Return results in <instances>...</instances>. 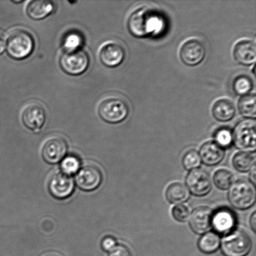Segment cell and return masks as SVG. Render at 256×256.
<instances>
[{
    "instance_id": "obj_1",
    "label": "cell",
    "mask_w": 256,
    "mask_h": 256,
    "mask_svg": "<svg viewBox=\"0 0 256 256\" xmlns=\"http://www.w3.org/2000/svg\"><path fill=\"white\" fill-rule=\"evenodd\" d=\"M127 27L133 36L144 38L160 34L164 28L165 22L159 12L152 8L143 6L130 14Z\"/></svg>"
},
{
    "instance_id": "obj_2",
    "label": "cell",
    "mask_w": 256,
    "mask_h": 256,
    "mask_svg": "<svg viewBox=\"0 0 256 256\" xmlns=\"http://www.w3.org/2000/svg\"><path fill=\"white\" fill-rule=\"evenodd\" d=\"M6 50L12 59L22 60L32 54L34 48V40L32 34L26 30L17 29L8 37Z\"/></svg>"
},
{
    "instance_id": "obj_3",
    "label": "cell",
    "mask_w": 256,
    "mask_h": 256,
    "mask_svg": "<svg viewBox=\"0 0 256 256\" xmlns=\"http://www.w3.org/2000/svg\"><path fill=\"white\" fill-rule=\"evenodd\" d=\"M98 112L100 118L104 122L110 124H118L127 118L130 108L124 100L117 97H109L100 102Z\"/></svg>"
},
{
    "instance_id": "obj_4",
    "label": "cell",
    "mask_w": 256,
    "mask_h": 256,
    "mask_svg": "<svg viewBox=\"0 0 256 256\" xmlns=\"http://www.w3.org/2000/svg\"><path fill=\"white\" fill-rule=\"evenodd\" d=\"M228 198L230 204L236 209H249L256 202V192L254 186L247 180H238L233 183L230 188Z\"/></svg>"
},
{
    "instance_id": "obj_5",
    "label": "cell",
    "mask_w": 256,
    "mask_h": 256,
    "mask_svg": "<svg viewBox=\"0 0 256 256\" xmlns=\"http://www.w3.org/2000/svg\"><path fill=\"white\" fill-rule=\"evenodd\" d=\"M252 242L248 233L236 230L223 238L222 250L224 256H246L252 250Z\"/></svg>"
},
{
    "instance_id": "obj_6",
    "label": "cell",
    "mask_w": 256,
    "mask_h": 256,
    "mask_svg": "<svg viewBox=\"0 0 256 256\" xmlns=\"http://www.w3.org/2000/svg\"><path fill=\"white\" fill-rule=\"evenodd\" d=\"M233 134V140L238 149L245 152H255L256 122L255 120L247 119L240 121L236 126Z\"/></svg>"
},
{
    "instance_id": "obj_7",
    "label": "cell",
    "mask_w": 256,
    "mask_h": 256,
    "mask_svg": "<svg viewBox=\"0 0 256 256\" xmlns=\"http://www.w3.org/2000/svg\"><path fill=\"white\" fill-rule=\"evenodd\" d=\"M60 65L65 74L79 76L88 68L90 58L87 52L82 50L64 52L60 58Z\"/></svg>"
},
{
    "instance_id": "obj_8",
    "label": "cell",
    "mask_w": 256,
    "mask_h": 256,
    "mask_svg": "<svg viewBox=\"0 0 256 256\" xmlns=\"http://www.w3.org/2000/svg\"><path fill=\"white\" fill-rule=\"evenodd\" d=\"M206 54V48L202 42L190 39L180 47V59L188 66H196L202 62Z\"/></svg>"
},
{
    "instance_id": "obj_9",
    "label": "cell",
    "mask_w": 256,
    "mask_h": 256,
    "mask_svg": "<svg viewBox=\"0 0 256 256\" xmlns=\"http://www.w3.org/2000/svg\"><path fill=\"white\" fill-rule=\"evenodd\" d=\"M186 184L190 192L197 196H204L212 189V180L209 173L200 168L193 170L188 174Z\"/></svg>"
},
{
    "instance_id": "obj_10",
    "label": "cell",
    "mask_w": 256,
    "mask_h": 256,
    "mask_svg": "<svg viewBox=\"0 0 256 256\" xmlns=\"http://www.w3.org/2000/svg\"><path fill=\"white\" fill-rule=\"evenodd\" d=\"M21 120L22 124L28 129L38 132L46 122V112L41 104L34 102L28 104L22 110Z\"/></svg>"
},
{
    "instance_id": "obj_11",
    "label": "cell",
    "mask_w": 256,
    "mask_h": 256,
    "mask_svg": "<svg viewBox=\"0 0 256 256\" xmlns=\"http://www.w3.org/2000/svg\"><path fill=\"white\" fill-rule=\"evenodd\" d=\"M67 150L68 144L64 138L52 137L45 142L42 146V157L49 164H56L64 159Z\"/></svg>"
},
{
    "instance_id": "obj_12",
    "label": "cell",
    "mask_w": 256,
    "mask_h": 256,
    "mask_svg": "<svg viewBox=\"0 0 256 256\" xmlns=\"http://www.w3.org/2000/svg\"><path fill=\"white\" fill-rule=\"evenodd\" d=\"M102 170L97 166H84L76 176L78 186L85 192H92L96 190L102 184Z\"/></svg>"
},
{
    "instance_id": "obj_13",
    "label": "cell",
    "mask_w": 256,
    "mask_h": 256,
    "mask_svg": "<svg viewBox=\"0 0 256 256\" xmlns=\"http://www.w3.org/2000/svg\"><path fill=\"white\" fill-rule=\"evenodd\" d=\"M48 189L50 194L56 199H66L74 192V180L71 176L62 172H57L50 179Z\"/></svg>"
},
{
    "instance_id": "obj_14",
    "label": "cell",
    "mask_w": 256,
    "mask_h": 256,
    "mask_svg": "<svg viewBox=\"0 0 256 256\" xmlns=\"http://www.w3.org/2000/svg\"><path fill=\"white\" fill-rule=\"evenodd\" d=\"M126 56L124 46L116 42H108L102 45L99 52L100 61L104 66L114 68L122 64Z\"/></svg>"
},
{
    "instance_id": "obj_15",
    "label": "cell",
    "mask_w": 256,
    "mask_h": 256,
    "mask_svg": "<svg viewBox=\"0 0 256 256\" xmlns=\"http://www.w3.org/2000/svg\"><path fill=\"white\" fill-rule=\"evenodd\" d=\"M236 224L234 213L229 209L222 208L212 214V225L217 234H230Z\"/></svg>"
},
{
    "instance_id": "obj_16",
    "label": "cell",
    "mask_w": 256,
    "mask_h": 256,
    "mask_svg": "<svg viewBox=\"0 0 256 256\" xmlns=\"http://www.w3.org/2000/svg\"><path fill=\"white\" fill-rule=\"evenodd\" d=\"M236 62L244 66L254 64L256 58V46L252 40H243L236 44L233 50Z\"/></svg>"
},
{
    "instance_id": "obj_17",
    "label": "cell",
    "mask_w": 256,
    "mask_h": 256,
    "mask_svg": "<svg viewBox=\"0 0 256 256\" xmlns=\"http://www.w3.org/2000/svg\"><path fill=\"white\" fill-rule=\"evenodd\" d=\"M212 212L209 208L199 207L193 210L190 218V226L196 234L207 232L212 225Z\"/></svg>"
},
{
    "instance_id": "obj_18",
    "label": "cell",
    "mask_w": 256,
    "mask_h": 256,
    "mask_svg": "<svg viewBox=\"0 0 256 256\" xmlns=\"http://www.w3.org/2000/svg\"><path fill=\"white\" fill-rule=\"evenodd\" d=\"M225 150L214 142H205L200 148V160L208 166L219 164L224 159Z\"/></svg>"
},
{
    "instance_id": "obj_19",
    "label": "cell",
    "mask_w": 256,
    "mask_h": 256,
    "mask_svg": "<svg viewBox=\"0 0 256 256\" xmlns=\"http://www.w3.org/2000/svg\"><path fill=\"white\" fill-rule=\"evenodd\" d=\"M54 11V2L47 0H34L28 4L27 16L34 20H44Z\"/></svg>"
},
{
    "instance_id": "obj_20",
    "label": "cell",
    "mask_w": 256,
    "mask_h": 256,
    "mask_svg": "<svg viewBox=\"0 0 256 256\" xmlns=\"http://www.w3.org/2000/svg\"><path fill=\"white\" fill-rule=\"evenodd\" d=\"M212 114L213 116L218 122H230L235 116V105L230 100L220 99L216 102L213 105Z\"/></svg>"
},
{
    "instance_id": "obj_21",
    "label": "cell",
    "mask_w": 256,
    "mask_h": 256,
    "mask_svg": "<svg viewBox=\"0 0 256 256\" xmlns=\"http://www.w3.org/2000/svg\"><path fill=\"white\" fill-rule=\"evenodd\" d=\"M190 197V190L182 183H173L170 185L166 192V198L172 204H182L187 202Z\"/></svg>"
},
{
    "instance_id": "obj_22",
    "label": "cell",
    "mask_w": 256,
    "mask_h": 256,
    "mask_svg": "<svg viewBox=\"0 0 256 256\" xmlns=\"http://www.w3.org/2000/svg\"><path fill=\"white\" fill-rule=\"evenodd\" d=\"M220 244L219 234L215 232H208L203 234L198 242V248L204 254L216 252Z\"/></svg>"
},
{
    "instance_id": "obj_23",
    "label": "cell",
    "mask_w": 256,
    "mask_h": 256,
    "mask_svg": "<svg viewBox=\"0 0 256 256\" xmlns=\"http://www.w3.org/2000/svg\"><path fill=\"white\" fill-rule=\"evenodd\" d=\"M255 94H248L242 96L238 102V110L240 114L247 119L255 120L256 104Z\"/></svg>"
},
{
    "instance_id": "obj_24",
    "label": "cell",
    "mask_w": 256,
    "mask_h": 256,
    "mask_svg": "<svg viewBox=\"0 0 256 256\" xmlns=\"http://www.w3.org/2000/svg\"><path fill=\"white\" fill-rule=\"evenodd\" d=\"M255 157L250 152H240L233 158L232 163L238 172H245L252 170L255 165Z\"/></svg>"
},
{
    "instance_id": "obj_25",
    "label": "cell",
    "mask_w": 256,
    "mask_h": 256,
    "mask_svg": "<svg viewBox=\"0 0 256 256\" xmlns=\"http://www.w3.org/2000/svg\"><path fill=\"white\" fill-rule=\"evenodd\" d=\"M84 44V39L80 32L76 31H70L64 35L62 39V45L65 52H71L81 50Z\"/></svg>"
},
{
    "instance_id": "obj_26",
    "label": "cell",
    "mask_w": 256,
    "mask_h": 256,
    "mask_svg": "<svg viewBox=\"0 0 256 256\" xmlns=\"http://www.w3.org/2000/svg\"><path fill=\"white\" fill-rule=\"evenodd\" d=\"M253 88V82L248 75L240 74L235 78L232 82V89L238 96H245L250 94Z\"/></svg>"
},
{
    "instance_id": "obj_27",
    "label": "cell",
    "mask_w": 256,
    "mask_h": 256,
    "mask_svg": "<svg viewBox=\"0 0 256 256\" xmlns=\"http://www.w3.org/2000/svg\"><path fill=\"white\" fill-rule=\"evenodd\" d=\"M234 180L232 173L227 170H220L215 172L213 180L216 186L222 190H227L232 186Z\"/></svg>"
},
{
    "instance_id": "obj_28",
    "label": "cell",
    "mask_w": 256,
    "mask_h": 256,
    "mask_svg": "<svg viewBox=\"0 0 256 256\" xmlns=\"http://www.w3.org/2000/svg\"><path fill=\"white\" fill-rule=\"evenodd\" d=\"M214 139V142H216L220 147L222 148L230 147L233 142L232 132L228 128H220L216 132Z\"/></svg>"
},
{
    "instance_id": "obj_29",
    "label": "cell",
    "mask_w": 256,
    "mask_h": 256,
    "mask_svg": "<svg viewBox=\"0 0 256 256\" xmlns=\"http://www.w3.org/2000/svg\"><path fill=\"white\" fill-rule=\"evenodd\" d=\"M202 164V160L200 156L196 150H190L183 157V166L187 170H193L197 169Z\"/></svg>"
},
{
    "instance_id": "obj_30",
    "label": "cell",
    "mask_w": 256,
    "mask_h": 256,
    "mask_svg": "<svg viewBox=\"0 0 256 256\" xmlns=\"http://www.w3.org/2000/svg\"><path fill=\"white\" fill-rule=\"evenodd\" d=\"M80 168V160L76 157L72 156H68L62 160L61 168L62 172L71 176L78 172Z\"/></svg>"
},
{
    "instance_id": "obj_31",
    "label": "cell",
    "mask_w": 256,
    "mask_h": 256,
    "mask_svg": "<svg viewBox=\"0 0 256 256\" xmlns=\"http://www.w3.org/2000/svg\"><path fill=\"white\" fill-rule=\"evenodd\" d=\"M173 218L178 222H186L190 217L189 208L186 206L180 204L176 205L172 210Z\"/></svg>"
},
{
    "instance_id": "obj_32",
    "label": "cell",
    "mask_w": 256,
    "mask_h": 256,
    "mask_svg": "<svg viewBox=\"0 0 256 256\" xmlns=\"http://www.w3.org/2000/svg\"><path fill=\"white\" fill-rule=\"evenodd\" d=\"M108 256H132V254L126 246L118 245L110 252Z\"/></svg>"
},
{
    "instance_id": "obj_33",
    "label": "cell",
    "mask_w": 256,
    "mask_h": 256,
    "mask_svg": "<svg viewBox=\"0 0 256 256\" xmlns=\"http://www.w3.org/2000/svg\"><path fill=\"white\" fill-rule=\"evenodd\" d=\"M102 246L105 252H110L116 246V240H115L114 238L110 236L105 238L104 239L102 240Z\"/></svg>"
},
{
    "instance_id": "obj_34",
    "label": "cell",
    "mask_w": 256,
    "mask_h": 256,
    "mask_svg": "<svg viewBox=\"0 0 256 256\" xmlns=\"http://www.w3.org/2000/svg\"><path fill=\"white\" fill-rule=\"evenodd\" d=\"M6 42L4 38L0 34V55L4 54V52L6 50Z\"/></svg>"
},
{
    "instance_id": "obj_35",
    "label": "cell",
    "mask_w": 256,
    "mask_h": 256,
    "mask_svg": "<svg viewBox=\"0 0 256 256\" xmlns=\"http://www.w3.org/2000/svg\"><path fill=\"white\" fill-rule=\"evenodd\" d=\"M250 225L252 230L254 232H256V212H253L250 218Z\"/></svg>"
},
{
    "instance_id": "obj_36",
    "label": "cell",
    "mask_w": 256,
    "mask_h": 256,
    "mask_svg": "<svg viewBox=\"0 0 256 256\" xmlns=\"http://www.w3.org/2000/svg\"><path fill=\"white\" fill-rule=\"evenodd\" d=\"M256 166L252 168V172L250 173V180L253 185L256 184Z\"/></svg>"
},
{
    "instance_id": "obj_37",
    "label": "cell",
    "mask_w": 256,
    "mask_h": 256,
    "mask_svg": "<svg viewBox=\"0 0 256 256\" xmlns=\"http://www.w3.org/2000/svg\"><path fill=\"white\" fill-rule=\"evenodd\" d=\"M44 256H60L58 254H54V253H51V254H48L45 255Z\"/></svg>"
},
{
    "instance_id": "obj_38",
    "label": "cell",
    "mask_w": 256,
    "mask_h": 256,
    "mask_svg": "<svg viewBox=\"0 0 256 256\" xmlns=\"http://www.w3.org/2000/svg\"><path fill=\"white\" fill-rule=\"evenodd\" d=\"M24 2V1H21V2H14V4H18V2Z\"/></svg>"
}]
</instances>
